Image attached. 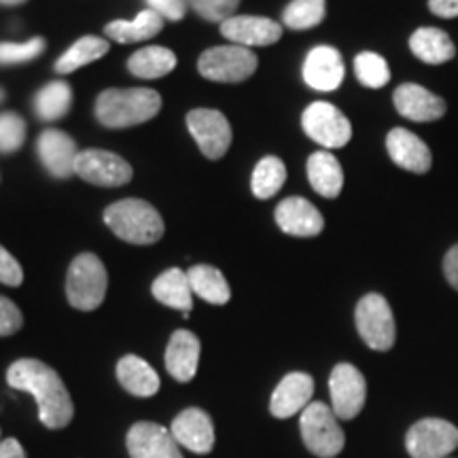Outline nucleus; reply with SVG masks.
<instances>
[{"label":"nucleus","mask_w":458,"mask_h":458,"mask_svg":"<svg viewBox=\"0 0 458 458\" xmlns=\"http://www.w3.org/2000/svg\"><path fill=\"white\" fill-rule=\"evenodd\" d=\"M7 382L15 391L30 393L37 399L38 418L47 428L71 425L74 405L64 382L55 369L37 359H20L7 369Z\"/></svg>","instance_id":"obj_1"},{"label":"nucleus","mask_w":458,"mask_h":458,"mask_svg":"<svg viewBox=\"0 0 458 458\" xmlns=\"http://www.w3.org/2000/svg\"><path fill=\"white\" fill-rule=\"evenodd\" d=\"M159 108H162V96L156 89H106L96 102V117L105 128L122 130L148 122L159 113Z\"/></svg>","instance_id":"obj_2"},{"label":"nucleus","mask_w":458,"mask_h":458,"mask_svg":"<svg viewBox=\"0 0 458 458\" xmlns=\"http://www.w3.org/2000/svg\"><path fill=\"white\" fill-rule=\"evenodd\" d=\"M105 223L117 238L130 244H153L164 236V219L151 204L139 198L114 202L105 210Z\"/></svg>","instance_id":"obj_3"},{"label":"nucleus","mask_w":458,"mask_h":458,"mask_svg":"<svg viewBox=\"0 0 458 458\" xmlns=\"http://www.w3.org/2000/svg\"><path fill=\"white\" fill-rule=\"evenodd\" d=\"M106 267L91 253L79 255L71 263L66 276V297L72 308L89 312L102 306L106 295Z\"/></svg>","instance_id":"obj_4"},{"label":"nucleus","mask_w":458,"mask_h":458,"mask_svg":"<svg viewBox=\"0 0 458 458\" xmlns=\"http://www.w3.org/2000/svg\"><path fill=\"white\" fill-rule=\"evenodd\" d=\"M337 420H340V418L334 414V410H331L329 405L320 403V401L310 403L301 411V437L306 448L310 450L314 456L334 458L344 450L346 437H344V431Z\"/></svg>","instance_id":"obj_5"},{"label":"nucleus","mask_w":458,"mask_h":458,"mask_svg":"<svg viewBox=\"0 0 458 458\" xmlns=\"http://www.w3.org/2000/svg\"><path fill=\"white\" fill-rule=\"evenodd\" d=\"M198 71L208 81L242 83L257 71V55L249 47L223 45L199 55Z\"/></svg>","instance_id":"obj_6"},{"label":"nucleus","mask_w":458,"mask_h":458,"mask_svg":"<svg viewBox=\"0 0 458 458\" xmlns=\"http://www.w3.org/2000/svg\"><path fill=\"white\" fill-rule=\"evenodd\" d=\"M354 320H357L359 335L371 351L386 352L394 346V337H397L394 317L388 301L380 293L365 295L357 303Z\"/></svg>","instance_id":"obj_7"},{"label":"nucleus","mask_w":458,"mask_h":458,"mask_svg":"<svg viewBox=\"0 0 458 458\" xmlns=\"http://www.w3.org/2000/svg\"><path fill=\"white\" fill-rule=\"evenodd\" d=\"M301 128L308 139L325 148H342L352 139L348 117L329 102H312L301 114Z\"/></svg>","instance_id":"obj_8"},{"label":"nucleus","mask_w":458,"mask_h":458,"mask_svg":"<svg viewBox=\"0 0 458 458\" xmlns=\"http://www.w3.org/2000/svg\"><path fill=\"white\" fill-rule=\"evenodd\" d=\"M405 448L411 458H445L458 448V428L442 418H425L408 431Z\"/></svg>","instance_id":"obj_9"},{"label":"nucleus","mask_w":458,"mask_h":458,"mask_svg":"<svg viewBox=\"0 0 458 458\" xmlns=\"http://www.w3.org/2000/svg\"><path fill=\"white\" fill-rule=\"evenodd\" d=\"M331 410L340 420H352L368 399V382L351 363L335 365L329 377Z\"/></svg>","instance_id":"obj_10"},{"label":"nucleus","mask_w":458,"mask_h":458,"mask_svg":"<svg viewBox=\"0 0 458 458\" xmlns=\"http://www.w3.org/2000/svg\"><path fill=\"white\" fill-rule=\"evenodd\" d=\"M74 172L85 182L98 187H122L130 182L131 174H134L131 165L123 157L111 151H100V148L79 151Z\"/></svg>","instance_id":"obj_11"},{"label":"nucleus","mask_w":458,"mask_h":458,"mask_svg":"<svg viewBox=\"0 0 458 458\" xmlns=\"http://www.w3.org/2000/svg\"><path fill=\"white\" fill-rule=\"evenodd\" d=\"M187 128L196 139L199 151L208 159H219L232 145V125L225 114L215 108H196L187 114Z\"/></svg>","instance_id":"obj_12"},{"label":"nucleus","mask_w":458,"mask_h":458,"mask_svg":"<svg viewBox=\"0 0 458 458\" xmlns=\"http://www.w3.org/2000/svg\"><path fill=\"white\" fill-rule=\"evenodd\" d=\"M221 34L240 47H267L280 41L283 26L270 17L233 15L223 21Z\"/></svg>","instance_id":"obj_13"},{"label":"nucleus","mask_w":458,"mask_h":458,"mask_svg":"<svg viewBox=\"0 0 458 458\" xmlns=\"http://www.w3.org/2000/svg\"><path fill=\"white\" fill-rule=\"evenodd\" d=\"M125 444L131 458H182L174 435L157 422H136Z\"/></svg>","instance_id":"obj_14"},{"label":"nucleus","mask_w":458,"mask_h":458,"mask_svg":"<svg viewBox=\"0 0 458 458\" xmlns=\"http://www.w3.org/2000/svg\"><path fill=\"white\" fill-rule=\"evenodd\" d=\"M393 102L401 117L416 123L437 122V119L444 117L445 108H448L442 96L433 94V91L416 83L399 85L393 94Z\"/></svg>","instance_id":"obj_15"},{"label":"nucleus","mask_w":458,"mask_h":458,"mask_svg":"<svg viewBox=\"0 0 458 458\" xmlns=\"http://www.w3.org/2000/svg\"><path fill=\"white\" fill-rule=\"evenodd\" d=\"M37 148L45 170H47L51 176H55V179H71L72 174H77V172H74V165H77L79 148L66 131L55 128L45 130L43 134L38 136Z\"/></svg>","instance_id":"obj_16"},{"label":"nucleus","mask_w":458,"mask_h":458,"mask_svg":"<svg viewBox=\"0 0 458 458\" xmlns=\"http://www.w3.org/2000/svg\"><path fill=\"white\" fill-rule=\"evenodd\" d=\"M344 72L346 68H344L342 54L329 45H318L310 49L301 68L303 81L317 91H334L340 88Z\"/></svg>","instance_id":"obj_17"},{"label":"nucleus","mask_w":458,"mask_h":458,"mask_svg":"<svg viewBox=\"0 0 458 458\" xmlns=\"http://www.w3.org/2000/svg\"><path fill=\"white\" fill-rule=\"evenodd\" d=\"M170 433L182 448L196 452V454H208L215 448V425L213 418L199 408L182 410L172 422Z\"/></svg>","instance_id":"obj_18"},{"label":"nucleus","mask_w":458,"mask_h":458,"mask_svg":"<svg viewBox=\"0 0 458 458\" xmlns=\"http://www.w3.org/2000/svg\"><path fill=\"white\" fill-rule=\"evenodd\" d=\"M276 225L284 233L297 238H314L323 232L325 219L306 198L291 196L276 206Z\"/></svg>","instance_id":"obj_19"},{"label":"nucleus","mask_w":458,"mask_h":458,"mask_svg":"<svg viewBox=\"0 0 458 458\" xmlns=\"http://www.w3.org/2000/svg\"><path fill=\"white\" fill-rule=\"evenodd\" d=\"M386 151L399 168L414 172V174H425L433 165L431 148L425 145V140L418 139L414 131L405 128L388 131Z\"/></svg>","instance_id":"obj_20"},{"label":"nucleus","mask_w":458,"mask_h":458,"mask_svg":"<svg viewBox=\"0 0 458 458\" xmlns=\"http://www.w3.org/2000/svg\"><path fill=\"white\" fill-rule=\"evenodd\" d=\"M312 393H314L312 376L303 374V371H293V374L284 376L270 399L272 416L291 418L295 416L297 411H303L308 405H310Z\"/></svg>","instance_id":"obj_21"},{"label":"nucleus","mask_w":458,"mask_h":458,"mask_svg":"<svg viewBox=\"0 0 458 458\" xmlns=\"http://www.w3.org/2000/svg\"><path fill=\"white\" fill-rule=\"evenodd\" d=\"M199 365V340L187 329L174 331L165 348V369L179 382L193 380Z\"/></svg>","instance_id":"obj_22"},{"label":"nucleus","mask_w":458,"mask_h":458,"mask_svg":"<svg viewBox=\"0 0 458 458\" xmlns=\"http://www.w3.org/2000/svg\"><path fill=\"white\" fill-rule=\"evenodd\" d=\"M153 297L164 306L174 308V310H181L189 317L193 308V291L191 284H189L187 272H182L181 267H172V270H165L156 278V283L151 286Z\"/></svg>","instance_id":"obj_23"},{"label":"nucleus","mask_w":458,"mask_h":458,"mask_svg":"<svg viewBox=\"0 0 458 458\" xmlns=\"http://www.w3.org/2000/svg\"><path fill=\"white\" fill-rule=\"evenodd\" d=\"M410 49L425 64H445L456 55V45L452 43L448 32L433 26L418 28L410 37Z\"/></svg>","instance_id":"obj_24"},{"label":"nucleus","mask_w":458,"mask_h":458,"mask_svg":"<svg viewBox=\"0 0 458 458\" xmlns=\"http://www.w3.org/2000/svg\"><path fill=\"white\" fill-rule=\"evenodd\" d=\"M117 380L134 397H153L159 391L157 371L136 354H125L117 363Z\"/></svg>","instance_id":"obj_25"},{"label":"nucleus","mask_w":458,"mask_h":458,"mask_svg":"<svg viewBox=\"0 0 458 458\" xmlns=\"http://www.w3.org/2000/svg\"><path fill=\"white\" fill-rule=\"evenodd\" d=\"M308 181L318 196L334 199L342 193L344 170L329 151H317L308 157Z\"/></svg>","instance_id":"obj_26"},{"label":"nucleus","mask_w":458,"mask_h":458,"mask_svg":"<svg viewBox=\"0 0 458 458\" xmlns=\"http://www.w3.org/2000/svg\"><path fill=\"white\" fill-rule=\"evenodd\" d=\"M164 28V17L156 13L153 9H145L136 15V20L125 21L117 20L106 24L105 32L108 38H113L114 43H139L153 38L156 34L162 32Z\"/></svg>","instance_id":"obj_27"},{"label":"nucleus","mask_w":458,"mask_h":458,"mask_svg":"<svg viewBox=\"0 0 458 458\" xmlns=\"http://www.w3.org/2000/svg\"><path fill=\"white\" fill-rule=\"evenodd\" d=\"M189 284H191L193 295L202 297L204 301L215 303V306H223L232 297L229 284L221 270L213 266H193L187 270Z\"/></svg>","instance_id":"obj_28"},{"label":"nucleus","mask_w":458,"mask_h":458,"mask_svg":"<svg viewBox=\"0 0 458 458\" xmlns=\"http://www.w3.org/2000/svg\"><path fill=\"white\" fill-rule=\"evenodd\" d=\"M176 55L165 47L139 49L128 60V71L139 79H159L174 71Z\"/></svg>","instance_id":"obj_29"},{"label":"nucleus","mask_w":458,"mask_h":458,"mask_svg":"<svg viewBox=\"0 0 458 458\" xmlns=\"http://www.w3.org/2000/svg\"><path fill=\"white\" fill-rule=\"evenodd\" d=\"M108 45L105 38L98 37H83L77 43L71 45V49L66 51L60 60L55 62V72L68 74L79 71V68L91 64V62L100 60L102 55L108 54Z\"/></svg>","instance_id":"obj_30"},{"label":"nucleus","mask_w":458,"mask_h":458,"mask_svg":"<svg viewBox=\"0 0 458 458\" xmlns=\"http://www.w3.org/2000/svg\"><path fill=\"white\" fill-rule=\"evenodd\" d=\"M72 105V91L66 81H51L38 91L34 98V108L43 122H55L68 113Z\"/></svg>","instance_id":"obj_31"},{"label":"nucleus","mask_w":458,"mask_h":458,"mask_svg":"<svg viewBox=\"0 0 458 458\" xmlns=\"http://www.w3.org/2000/svg\"><path fill=\"white\" fill-rule=\"evenodd\" d=\"M286 181V168L283 159L267 156L255 165L253 179H250V189L257 199H267L283 189Z\"/></svg>","instance_id":"obj_32"},{"label":"nucleus","mask_w":458,"mask_h":458,"mask_svg":"<svg viewBox=\"0 0 458 458\" xmlns=\"http://www.w3.org/2000/svg\"><path fill=\"white\" fill-rule=\"evenodd\" d=\"M325 20V0H293L286 4L283 24L291 30H310Z\"/></svg>","instance_id":"obj_33"},{"label":"nucleus","mask_w":458,"mask_h":458,"mask_svg":"<svg viewBox=\"0 0 458 458\" xmlns=\"http://www.w3.org/2000/svg\"><path fill=\"white\" fill-rule=\"evenodd\" d=\"M354 74H357L359 83L365 88L380 89L391 81V68L382 55L374 51H363L354 57Z\"/></svg>","instance_id":"obj_34"},{"label":"nucleus","mask_w":458,"mask_h":458,"mask_svg":"<svg viewBox=\"0 0 458 458\" xmlns=\"http://www.w3.org/2000/svg\"><path fill=\"white\" fill-rule=\"evenodd\" d=\"M26 122L17 113H0V153H13L24 145Z\"/></svg>","instance_id":"obj_35"},{"label":"nucleus","mask_w":458,"mask_h":458,"mask_svg":"<svg viewBox=\"0 0 458 458\" xmlns=\"http://www.w3.org/2000/svg\"><path fill=\"white\" fill-rule=\"evenodd\" d=\"M45 38L37 37L28 43H0V64H24L41 55Z\"/></svg>","instance_id":"obj_36"},{"label":"nucleus","mask_w":458,"mask_h":458,"mask_svg":"<svg viewBox=\"0 0 458 458\" xmlns=\"http://www.w3.org/2000/svg\"><path fill=\"white\" fill-rule=\"evenodd\" d=\"M193 11L206 21H225L233 17V11L238 9L240 0H187Z\"/></svg>","instance_id":"obj_37"},{"label":"nucleus","mask_w":458,"mask_h":458,"mask_svg":"<svg viewBox=\"0 0 458 458\" xmlns=\"http://www.w3.org/2000/svg\"><path fill=\"white\" fill-rule=\"evenodd\" d=\"M24 325V317H21L20 308L7 297L0 295V337L13 335Z\"/></svg>","instance_id":"obj_38"},{"label":"nucleus","mask_w":458,"mask_h":458,"mask_svg":"<svg viewBox=\"0 0 458 458\" xmlns=\"http://www.w3.org/2000/svg\"><path fill=\"white\" fill-rule=\"evenodd\" d=\"M24 280V270L7 249L0 246V283L7 286H20Z\"/></svg>","instance_id":"obj_39"},{"label":"nucleus","mask_w":458,"mask_h":458,"mask_svg":"<svg viewBox=\"0 0 458 458\" xmlns=\"http://www.w3.org/2000/svg\"><path fill=\"white\" fill-rule=\"evenodd\" d=\"M147 4L170 21H179L187 13V0H147Z\"/></svg>","instance_id":"obj_40"},{"label":"nucleus","mask_w":458,"mask_h":458,"mask_svg":"<svg viewBox=\"0 0 458 458\" xmlns=\"http://www.w3.org/2000/svg\"><path fill=\"white\" fill-rule=\"evenodd\" d=\"M444 276L452 289L458 291V244L452 246L444 257Z\"/></svg>","instance_id":"obj_41"},{"label":"nucleus","mask_w":458,"mask_h":458,"mask_svg":"<svg viewBox=\"0 0 458 458\" xmlns=\"http://www.w3.org/2000/svg\"><path fill=\"white\" fill-rule=\"evenodd\" d=\"M428 9L433 15L444 17V20H454L458 17V0H428Z\"/></svg>","instance_id":"obj_42"},{"label":"nucleus","mask_w":458,"mask_h":458,"mask_svg":"<svg viewBox=\"0 0 458 458\" xmlns=\"http://www.w3.org/2000/svg\"><path fill=\"white\" fill-rule=\"evenodd\" d=\"M0 458H28L26 450L17 439H0Z\"/></svg>","instance_id":"obj_43"},{"label":"nucleus","mask_w":458,"mask_h":458,"mask_svg":"<svg viewBox=\"0 0 458 458\" xmlns=\"http://www.w3.org/2000/svg\"><path fill=\"white\" fill-rule=\"evenodd\" d=\"M26 0H0V4H4V7H15V4H24Z\"/></svg>","instance_id":"obj_44"},{"label":"nucleus","mask_w":458,"mask_h":458,"mask_svg":"<svg viewBox=\"0 0 458 458\" xmlns=\"http://www.w3.org/2000/svg\"><path fill=\"white\" fill-rule=\"evenodd\" d=\"M0 100H3V91H0Z\"/></svg>","instance_id":"obj_45"}]
</instances>
